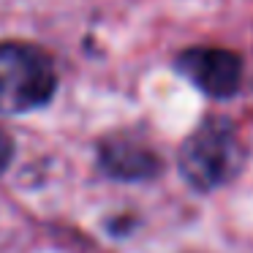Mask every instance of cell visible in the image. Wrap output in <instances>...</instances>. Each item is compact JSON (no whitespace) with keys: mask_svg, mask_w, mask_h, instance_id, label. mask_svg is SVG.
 I'll return each instance as SVG.
<instances>
[{"mask_svg":"<svg viewBox=\"0 0 253 253\" xmlns=\"http://www.w3.org/2000/svg\"><path fill=\"white\" fill-rule=\"evenodd\" d=\"M177 68L204 95H212V98L234 95L242 82V60L229 49H212V46L188 49L177 57Z\"/></svg>","mask_w":253,"mask_h":253,"instance_id":"cell-3","label":"cell"},{"mask_svg":"<svg viewBox=\"0 0 253 253\" xmlns=\"http://www.w3.org/2000/svg\"><path fill=\"white\" fill-rule=\"evenodd\" d=\"M101 166L117 180H147L158 171V158L153 150L128 139H112L101 147Z\"/></svg>","mask_w":253,"mask_h":253,"instance_id":"cell-4","label":"cell"},{"mask_svg":"<svg viewBox=\"0 0 253 253\" xmlns=\"http://www.w3.org/2000/svg\"><path fill=\"white\" fill-rule=\"evenodd\" d=\"M14 158V139L8 136L3 128H0V174L8 169V164H11Z\"/></svg>","mask_w":253,"mask_h":253,"instance_id":"cell-5","label":"cell"},{"mask_svg":"<svg viewBox=\"0 0 253 253\" xmlns=\"http://www.w3.org/2000/svg\"><path fill=\"white\" fill-rule=\"evenodd\" d=\"M57 74L49 55L33 44H0V115H25L49 104Z\"/></svg>","mask_w":253,"mask_h":253,"instance_id":"cell-2","label":"cell"},{"mask_svg":"<svg viewBox=\"0 0 253 253\" xmlns=\"http://www.w3.org/2000/svg\"><path fill=\"white\" fill-rule=\"evenodd\" d=\"M245 147L237 126L226 117H207L180 147V171L196 191H215L240 171Z\"/></svg>","mask_w":253,"mask_h":253,"instance_id":"cell-1","label":"cell"}]
</instances>
